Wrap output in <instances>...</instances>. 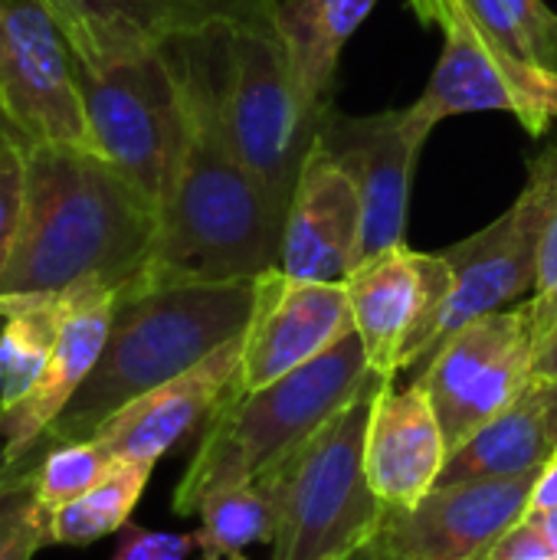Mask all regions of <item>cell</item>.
I'll use <instances>...</instances> for the list:
<instances>
[{"label":"cell","mask_w":557,"mask_h":560,"mask_svg":"<svg viewBox=\"0 0 557 560\" xmlns=\"http://www.w3.org/2000/svg\"><path fill=\"white\" fill-rule=\"evenodd\" d=\"M171 52L187 89V138L158 207L151 256L131 285L256 282L279 269L289 200L233 154L217 115L207 36L181 39Z\"/></svg>","instance_id":"obj_1"},{"label":"cell","mask_w":557,"mask_h":560,"mask_svg":"<svg viewBox=\"0 0 557 560\" xmlns=\"http://www.w3.org/2000/svg\"><path fill=\"white\" fill-rule=\"evenodd\" d=\"M23 213L0 295L62 292L82 279L128 289L144 269L158 207L98 151L23 148Z\"/></svg>","instance_id":"obj_2"},{"label":"cell","mask_w":557,"mask_h":560,"mask_svg":"<svg viewBox=\"0 0 557 560\" xmlns=\"http://www.w3.org/2000/svg\"><path fill=\"white\" fill-rule=\"evenodd\" d=\"M256 282H171L118 292L98 364L43 433L39 446L89 440L141 394L197 368L253 318Z\"/></svg>","instance_id":"obj_3"},{"label":"cell","mask_w":557,"mask_h":560,"mask_svg":"<svg viewBox=\"0 0 557 560\" xmlns=\"http://www.w3.org/2000/svg\"><path fill=\"white\" fill-rule=\"evenodd\" d=\"M374 377L358 331L322 358L253 390H233L204 427L200 446L174 492V512L194 515L197 502L220 486L263 482Z\"/></svg>","instance_id":"obj_4"},{"label":"cell","mask_w":557,"mask_h":560,"mask_svg":"<svg viewBox=\"0 0 557 560\" xmlns=\"http://www.w3.org/2000/svg\"><path fill=\"white\" fill-rule=\"evenodd\" d=\"M384 384L387 377L374 374L341 413L259 482L279 505L272 560H348L378 538L387 509L368 482L364 443Z\"/></svg>","instance_id":"obj_5"},{"label":"cell","mask_w":557,"mask_h":560,"mask_svg":"<svg viewBox=\"0 0 557 560\" xmlns=\"http://www.w3.org/2000/svg\"><path fill=\"white\" fill-rule=\"evenodd\" d=\"M217 115L233 154L279 197L318 141L328 112L315 108L295 79L279 30H227L207 36Z\"/></svg>","instance_id":"obj_6"},{"label":"cell","mask_w":557,"mask_h":560,"mask_svg":"<svg viewBox=\"0 0 557 560\" xmlns=\"http://www.w3.org/2000/svg\"><path fill=\"white\" fill-rule=\"evenodd\" d=\"M69 56L98 154L161 207L187 138V89L171 46Z\"/></svg>","instance_id":"obj_7"},{"label":"cell","mask_w":557,"mask_h":560,"mask_svg":"<svg viewBox=\"0 0 557 560\" xmlns=\"http://www.w3.org/2000/svg\"><path fill=\"white\" fill-rule=\"evenodd\" d=\"M535 351L532 312L522 302L456 328L423 361L417 384L433 404L450 456L529 390Z\"/></svg>","instance_id":"obj_8"},{"label":"cell","mask_w":557,"mask_h":560,"mask_svg":"<svg viewBox=\"0 0 557 560\" xmlns=\"http://www.w3.org/2000/svg\"><path fill=\"white\" fill-rule=\"evenodd\" d=\"M552 187H555V164H552V151H545L529 164V180L502 217H496L489 226L476 230L473 236L440 249V256L453 272V289L437 318V331L427 358L456 328L483 315L502 312L506 305L535 292L538 246L552 207Z\"/></svg>","instance_id":"obj_9"},{"label":"cell","mask_w":557,"mask_h":560,"mask_svg":"<svg viewBox=\"0 0 557 560\" xmlns=\"http://www.w3.org/2000/svg\"><path fill=\"white\" fill-rule=\"evenodd\" d=\"M427 23L443 30V52L414 102L427 125L437 128L443 118L469 112L512 115L535 138L555 125L557 69L499 49L453 7H437Z\"/></svg>","instance_id":"obj_10"},{"label":"cell","mask_w":557,"mask_h":560,"mask_svg":"<svg viewBox=\"0 0 557 560\" xmlns=\"http://www.w3.org/2000/svg\"><path fill=\"white\" fill-rule=\"evenodd\" d=\"M0 105L23 148L69 144L98 151L69 43L43 0H0Z\"/></svg>","instance_id":"obj_11"},{"label":"cell","mask_w":557,"mask_h":560,"mask_svg":"<svg viewBox=\"0 0 557 560\" xmlns=\"http://www.w3.org/2000/svg\"><path fill=\"white\" fill-rule=\"evenodd\" d=\"M453 289V272L440 253L391 246L345 279L355 331L374 374L394 381L427 358L437 318Z\"/></svg>","instance_id":"obj_12"},{"label":"cell","mask_w":557,"mask_h":560,"mask_svg":"<svg viewBox=\"0 0 557 560\" xmlns=\"http://www.w3.org/2000/svg\"><path fill=\"white\" fill-rule=\"evenodd\" d=\"M433 125H427L414 105L387 108L374 115L328 112L318 141L351 174L361 197V259H371L391 246L407 243L410 190L420 151Z\"/></svg>","instance_id":"obj_13"},{"label":"cell","mask_w":557,"mask_h":560,"mask_svg":"<svg viewBox=\"0 0 557 560\" xmlns=\"http://www.w3.org/2000/svg\"><path fill=\"white\" fill-rule=\"evenodd\" d=\"M76 52L164 49L227 30H276L279 0H43Z\"/></svg>","instance_id":"obj_14"},{"label":"cell","mask_w":557,"mask_h":560,"mask_svg":"<svg viewBox=\"0 0 557 560\" xmlns=\"http://www.w3.org/2000/svg\"><path fill=\"white\" fill-rule=\"evenodd\" d=\"M355 331L345 282H302L272 269L256 279L253 318L243 331L236 394H253L322 358Z\"/></svg>","instance_id":"obj_15"},{"label":"cell","mask_w":557,"mask_h":560,"mask_svg":"<svg viewBox=\"0 0 557 560\" xmlns=\"http://www.w3.org/2000/svg\"><path fill=\"white\" fill-rule=\"evenodd\" d=\"M538 476L437 486L414 509L387 512L371 545L401 560H473L525 518Z\"/></svg>","instance_id":"obj_16"},{"label":"cell","mask_w":557,"mask_h":560,"mask_svg":"<svg viewBox=\"0 0 557 560\" xmlns=\"http://www.w3.org/2000/svg\"><path fill=\"white\" fill-rule=\"evenodd\" d=\"M118 305V285L105 279H82L66 289V312L56 351L39 374L36 387L7 413H0V466L13 469L26 463L53 420L66 410L76 390L85 384L108 341L112 315Z\"/></svg>","instance_id":"obj_17"},{"label":"cell","mask_w":557,"mask_h":560,"mask_svg":"<svg viewBox=\"0 0 557 560\" xmlns=\"http://www.w3.org/2000/svg\"><path fill=\"white\" fill-rule=\"evenodd\" d=\"M361 259V197L351 174L315 141L286 213L279 269L302 282H345Z\"/></svg>","instance_id":"obj_18"},{"label":"cell","mask_w":557,"mask_h":560,"mask_svg":"<svg viewBox=\"0 0 557 560\" xmlns=\"http://www.w3.org/2000/svg\"><path fill=\"white\" fill-rule=\"evenodd\" d=\"M243 361V335L217 348L197 368L174 381L141 394L118 413H112L95 440L118 463H158L197 427H207L220 400L233 390Z\"/></svg>","instance_id":"obj_19"},{"label":"cell","mask_w":557,"mask_h":560,"mask_svg":"<svg viewBox=\"0 0 557 560\" xmlns=\"http://www.w3.org/2000/svg\"><path fill=\"white\" fill-rule=\"evenodd\" d=\"M446 459V440L427 390L417 381L401 390L387 381L378 390L364 443L368 482L384 509H414L437 489Z\"/></svg>","instance_id":"obj_20"},{"label":"cell","mask_w":557,"mask_h":560,"mask_svg":"<svg viewBox=\"0 0 557 560\" xmlns=\"http://www.w3.org/2000/svg\"><path fill=\"white\" fill-rule=\"evenodd\" d=\"M548 381H532L506 413L489 420L446 459L437 486L512 479L545 469L555 459V443L548 433Z\"/></svg>","instance_id":"obj_21"},{"label":"cell","mask_w":557,"mask_h":560,"mask_svg":"<svg viewBox=\"0 0 557 560\" xmlns=\"http://www.w3.org/2000/svg\"><path fill=\"white\" fill-rule=\"evenodd\" d=\"M378 3L381 0H279L276 30L315 108L332 112L341 52Z\"/></svg>","instance_id":"obj_22"},{"label":"cell","mask_w":557,"mask_h":560,"mask_svg":"<svg viewBox=\"0 0 557 560\" xmlns=\"http://www.w3.org/2000/svg\"><path fill=\"white\" fill-rule=\"evenodd\" d=\"M66 312L62 292L0 295V413L13 410L46 371Z\"/></svg>","instance_id":"obj_23"},{"label":"cell","mask_w":557,"mask_h":560,"mask_svg":"<svg viewBox=\"0 0 557 560\" xmlns=\"http://www.w3.org/2000/svg\"><path fill=\"white\" fill-rule=\"evenodd\" d=\"M194 515H200L194 532L200 560H250L246 548L272 545L279 528V505L259 482L210 489Z\"/></svg>","instance_id":"obj_24"},{"label":"cell","mask_w":557,"mask_h":560,"mask_svg":"<svg viewBox=\"0 0 557 560\" xmlns=\"http://www.w3.org/2000/svg\"><path fill=\"white\" fill-rule=\"evenodd\" d=\"M427 23L437 7L460 10L499 49L557 69V13L548 0H407Z\"/></svg>","instance_id":"obj_25"},{"label":"cell","mask_w":557,"mask_h":560,"mask_svg":"<svg viewBox=\"0 0 557 560\" xmlns=\"http://www.w3.org/2000/svg\"><path fill=\"white\" fill-rule=\"evenodd\" d=\"M154 463H118L98 486H92L76 502L62 505L49 515V535L53 545L85 548L108 535H118L144 495V486L151 479Z\"/></svg>","instance_id":"obj_26"},{"label":"cell","mask_w":557,"mask_h":560,"mask_svg":"<svg viewBox=\"0 0 557 560\" xmlns=\"http://www.w3.org/2000/svg\"><path fill=\"white\" fill-rule=\"evenodd\" d=\"M115 466H118V459L95 436L59 443V446H49L39 459H26L33 495L49 515L59 512L62 505L76 502L79 495H85Z\"/></svg>","instance_id":"obj_27"},{"label":"cell","mask_w":557,"mask_h":560,"mask_svg":"<svg viewBox=\"0 0 557 560\" xmlns=\"http://www.w3.org/2000/svg\"><path fill=\"white\" fill-rule=\"evenodd\" d=\"M53 545L49 512L36 502L26 463L0 476V560H33Z\"/></svg>","instance_id":"obj_28"},{"label":"cell","mask_w":557,"mask_h":560,"mask_svg":"<svg viewBox=\"0 0 557 560\" xmlns=\"http://www.w3.org/2000/svg\"><path fill=\"white\" fill-rule=\"evenodd\" d=\"M552 164H555L552 207H548V220H545V233H542V246H538V279H535V292L529 299V312H532L538 341L557 325V148H552Z\"/></svg>","instance_id":"obj_29"},{"label":"cell","mask_w":557,"mask_h":560,"mask_svg":"<svg viewBox=\"0 0 557 560\" xmlns=\"http://www.w3.org/2000/svg\"><path fill=\"white\" fill-rule=\"evenodd\" d=\"M23 180H26L23 148H3L0 151V282H3V272L16 243V230H20Z\"/></svg>","instance_id":"obj_30"},{"label":"cell","mask_w":557,"mask_h":560,"mask_svg":"<svg viewBox=\"0 0 557 560\" xmlns=\"http://www.w3.org/2000/svg\"><path fill=\"white\" fill-rule=\"evenodd\" d=\"M194 548L197 541L187 532H151L144 525L128 522L118 532L115 551L108 560H187Z\"/></svg>","instance_id":"obj_31"},{"label":"cell","mask_w":557,"mask_h":560,"mask_svg":"<svg viewBox=\"0 0 557 560\" xmlns=\"http://www.w3.org/2000/svg\"><path fill=\"white\" fill-rule=\"evenodd\" d=\"M473 560H557V551L532 518H522Z\"/></svg>","instance_id":"obj_32"},{"label":"cell","mask_w":557,"mask_h":560,"mask_svg":"<svg viewBox=\"0 0 557 560\" xmlns=\"http://www.w3.org/2000/svg\"><path fill=\"white\" fill-rule=\"evenodd\" d=\"M557 509V456L542 469L535 492L529 499V512L525 515H542V512H555Z\"/></svg>","instance_id":"obj_33"},{"label":"cell","mask_w":557,"mask_h":560,"mask_svg":"<svg viewBox=\"0 0 557 560\" xmlns=\"http://www.w3.org/2000/svg\"><path fill=\"white\" fill-rule=\"evenodd\" d=\"M535 381H557V325L538 341L535 351Z\"/></svg>","instance_id":"obj_34"},{"label":"cell","mask_w":557,"mask_h":560,"mask_svg":"<svg viewBox=\"0 0 557 560\" xmlns=\"http://www.w3.org/2000/svg\"><path fill=\"white\" fill-rule=\"evenodd\" d=\"M525 518H532L538 525V532L548 538V545L557 551V509L555 512H542V515H525Z\"/></svg>","instance_id":"obj_35"},{"label":"cell","mask_w":557,"mask_h":560,"mask_svg":"<svg viewBox=\"0 0 557 560\" xmlns=\"http://www.w3.org/2000/svg\"><path fill=\"white\" fill-rule=\"evenodd\" d=\"M3 148H23V144H20V135H16V128L10 125V118H7V112L0 105V151Z\"/></svg>","instance_id":"obj_36"},{"label":"cell","mask_w":557,"mask_h":560,"mask_svg":"<svg viewBox=\"0 0 557 560\" xmlns=\"http://www.w3.org/2000/svg\"><path fill=\"white\" fill-rule=\"evenodd\" d=\"M552 384V381H548ZM548 433H552V443H555L557 456V381L552 384V394H548Z\"/></svg>","instance_id":"obj_37"},{"label":"cell","mask_w":557,"mask_h":560,"mask_svg":"<svg viewBox=\"0 0 557 560\" xmlns=\"http://www.w3.org/2000/svg\"><path fill=\"white\" fill-rule=\"evenodd\" d=\"M348 560H401V558H394V555H387V551H381L378 545H364L358 555H351Z\"/></svg>","instance_id":"obj_38"},{"label":"cell","mask_w":557,"mask_h":560,"mask_svg":"<svg viewBox=\"0 0 557 560\" xmlns=\"http://www.w3.org/2000/svg\"><path fill=\"white\" fill-rule=\"evenodd\" d=\"M0 472H3V466H0Z\"/></svg>","instance_id":"obj_39"},{"label":"cell","mask_w":557,"mask_h":560,"mask_svg":"<svg viewBox=\"0 0 557 560\" xmlns=\"http://www.w3.org/2000/svg\"><path fill=\"white\" fill-rule=\"evenodd\" d=\"M3 472H7V469H3ZM3 472H0V476H3Z\"/></svg>","instance_id":"obj_40"}]
</instances>
